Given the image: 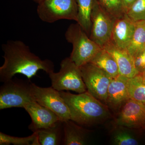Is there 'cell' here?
I'll list each match as a JSON object with an SVG mask.
<instances>
[{
    "label": "cell",
    "mask_w": 145,
    "mask_h": 145,
    "mask_svg": "<svg viewBox=\"0 0 145 145\" xmlns=\"http://www.w3.org/2000/svg\"><path fill=\"white\" fill-rule=\"evenodd\" d=\"M2 48L4 62L0 67L1 82H7L17 74H22L30 80L39 70L44 71L47 74L54 71L52 61L41 59L22 41L8 40Z\"/></svg>",
    "instance_id": "1"
},
{
    "label": "cell",
    "mask_w": 145,
    "mask_h": 145,
    "mask_svg": "<svg viewBox=\"0 0 145 145\" xmlns=\"http://www.w3.org/2000/svg\"><path fill=\"white\" fill-rule=\"evenodd\" d=\"M59 92L69 108L71 120L78 125H91L110 115L108 107L88 91L78 94L64 91Z\"/></svg>",
    "instance_id": "2"
},
{
    "label": "cell",
    "mask_w": 145,
    "mask_h": 145,
    "mask_svg": "<svg viewBox=\"0 0 145 145\" xmlns=\"http://www.w3.org/2000/svg\"><path fill=\"white\" fill-rule=\"evenodd\" d=\"M65 37L72 46L69 58L79 67L90 62L102 49L90 39L78 23L69 25L65 33Z\"/></svg>",
    "instance_id": "3"
},
{
    "label": "cell",
    "mask_w": 145,
    "mask_h": 145,
    "mask_svg": "<svg viewBox=\"0 0 145 145\" xmlns=\"http://www.w3.org/2000/svg\"><path fill=\"white\" fill-rule=\"evenodd\" d=\"M59 71L48 73L52 87L59 91H72L78 93L87 91L80 67L69 57L65 58L60 64Z\"/></svg>",
    "instance_id": "4"
},
{
    "label": "cell",
    "mask_w": 145,
    "mask_h": 145,
    "mask_svg": "<svg viewBox=\"0 0 145 145\" xmlns=\"http://www.w3.org/2000/svg\"><path fill=\"white\" fill-rule=\"evenodd\" d=\"M30 80H9L0 88V109L22 108L34 100Z\"/></svg>",
    "instance_id": "5"
},
{
    "label": "cell",
    "mask_w": 145,
    "mask_h": 145,
    "mask_svg": "<svg viewBox=\"0 0 145 145\" xmlns=\"http://www.w3.org/2000/svg\"><path fill=\"white\" fill-rule=\"evenodd\" d=\"M37 12L42 21L52 23L61 20L77 22L78 6L75 0H42Z\"/></svg>",
    "instance_id": "6"
},
{
    "label": "cell",
    "mask_w": 145,
    "mask_h": 145,
    "mask_svg": "<svg viewBox=\"0 0 145 145\" xmlns=\"http://www.w3.org/2000/svg\"><path fill=\"white\" fill-rule=\"evenodd\" d=\"M80 67L87 91L106 105L108 89L113 78L91 63L85 64Z\"/></svg>",
    "instance_id": "7"
},
{
    "label": "cell",
    "mask_w": 145,
    "mask_h": 145,
    "mask_svg": "<svg viewBox=\"0 0 145 145\" xmlns=\"http://www.w3.org/2000/svg\"><path fill=\"white\" fill-rule=\"evenodd\" d=\"M91 19V27L89 38L103 48L111 42L115 20L102 8L97 0L94 1Z\"/></svg>",
    "instance_id": "8"
},
{
    "label": "cell",
    "mask_w": 145,
    "mask_h": 145,
    "mask_svg": "<svg viewBox=\"0 0 145 145\" xmlns=\"http://www.w3.org/2000/svg\"><path fill=\"white\" fill-rule=\"evenodd\" d=\"M31 90L35 101L55 113L62 121L71 120L70 110L60 95L52 86L42 88L31 83Z\"/></svg>",
    "instance_id": "9"
},
{
    "label": "cell",
    "mask_w": 145,
    "mask_h": 145,
    "mask_svg": "<svg viewBox=\"0 0 145 145\" xmlns=\"http://www.w3.org/2000/svg\"><path fill=\"white\" fill-rule=\"evenodd\" d=\"M116 124L128 128L145 129V104L129 99L120 109Z\"/></svg>",
    "instance_id": "10"
},
{
    "label": "cell",
    "mask_w": 145,
    "mask_h": 145,
    "mask_svg": "<svg viewBox=\"0 0 145 145\" xmlns=\"http://www.w3.org/2000/svg\"><path fill=\"white\" fill-rule=\"evenodd\" d=\"M24 108L31 117V123L29 126V129L33 132L49 127L59 121H62L54 112L36 101L27 104Z\"/></svg>",
    "instance_id": "11"
},
{
    "label": "cell",
    "mask_w": 145,
    "mask_h": 145,
    "mask_svg": "<svg viewBox=\"0 0 145 145\" xmlns=\"http://www.w3.org/2000/svg\"><path fill=\"white\" fill-rule=\"evenodd\" d=\"M135 29V22L126 14L116 19L112 32L111 42L118 48L127 50L132 40Z\"/></svg>",
    "instance_id": "12"
},
{
    "label": "cell",
    "mask_w": 145,
    "mask_h": 145,
    "mask_svg": "<svg viewBox=\"0 0 145 145\" xmlns=\"http://www.w3.org/2000/svg\"><path fill=\"white\" fill-rule=\"evenodd\" d=\"M129 78L118 75L113 78L109 86L106 106L114 110H120L123 105L130 99L128 91Z\"/></svg>",
    "instance_id": "13"
},
{
    "label": "cell",
    "mask_w": 145,
    "mask_h": 145,
    "mask_svg": "<svg viewBox=\"0 0 145 145\" xmlns=\"http://www.w3.org/2000/svg\"><path fill=\"white\" fill-rule=\"evenodd\" d=\"M103 48L114 58L119 68V75L130 78L140 73L135 68L133 57L126 50L118 48L111 42Z\"/></svg>",
    "instance_id": "14"
},
{
    "label": "cell",
    "mask_w": 145,
    "mask_h": 145,
    "mask_svg": "<svg viewBox=\"0 0 145 145\" xmlns=\"http://www.w3.org/2000/svg\"><path fill=\"white\" fill-rule=\"evenodd\" d=\"M35 132L37 134L40 145H62L64 131L62 121H59L49 127L38 130Z\"/></svg>",
    "instance_id": "15"
},
{
    "label": "cell",
    "mask_w": 145,
    "mask_h": 145,
    "mask_svg": "<svg viewBox=\"0 0 145 145\" xmlns=\"http://www.w3.org/2000/svg\"><path fill=\"white\" fill-rule=\"evenodd\" d=\"M64 137L62 145H84L86 144L85 131L71 120L63 121Z\"/></svg>",
    "instance_id": "16"
},
{
    "label": "cell",
    "mask_w": 145,
    "mask_h": 145,
    "mask_svg": "<svg viewBox=\"0 0 145 145\" xmlns=\"http://www.w3.org/2000/svg\"><path fill=\"white\" fill-rule=\"evenodd\" d=\"M109 74L112 78L119 75V68L113 57L104 48H102L90 62Z\"/></svg>",
    "instance_id": "17"
},
{
    "label": "cell",
    "mask_w": 145,
    "mask_h": 145,
    "mask_svg": "<svg viewBox=\"0 0 145 145\" xmlns=\"http://www.w3.org/2000/svg\"><path fill=\"white\" fill-rule=\"evenodd\" d=\"M78 6V23L89 36L91 30V17L95 0H75Z\"/></svg>",
    "instance_id": "18"
},
{
    "label": "cell",
    "mask_w": 145,
    "mask_h": 145,
    "mask_svg": "<svg viewBox=\"0 0 145 145\" xmlns=\"http://www.w3.org/2000/svg\"><path fill=\"white\" fill-rule=\"evenodd\" d=\"M145 47V21L135 22V29L127 51L133 57Z\"/></svg>",
    "instance_id": "19"
},
{
    "label": "cell",
    "mask_w": 145,
    "mask_h": 145,
    "mask_svg": "<svg viewBox=\"0 0 145 145\" xmlns=\"http://www.w3.org/2000/svg\"><path fill=\"white\" fill-rule=\"evenodd\" d=\"M127 87L130 99L145 104V83L140 73L129 78Z\"/></svg>",
    "instance_id": "20"
},
{
    "label": "cell",
    "mask_w": 145,
    "mask_h": 145,
    "mask_svg": "<svg viewBox=\"0 0 145 145\" xmlns=\"http://www.w3.org/2000/svg\"><path fill=\"white\" fill-rule=\"evenodd\" d=\"M102 8L114 20L126 14L122 0H97Z\"/></svg>",
    "instance_id": "21"
},
{
    "label": "cell",
    "mask_w": 145,
    "mask_h": 145,
    "mask_svg": "<svg viewBox=\"0 0 145 145\" xmlns=\"http://www.w3.org/2000/svg\"><path fill=\"white\" fill-rule=\"evenodd\" d=\"M40 145L36 132L27 137H13L0 132V145Z\"/></svg>",
    "instance_id": "22"
},
{
    "label": "cell",
    "mask_w": 145,
    "mask_h": 145,
    "mask_svg": "<svg viewBox=\"0 0 145 145\" xmlns=\"http://www.w3.org/2000/svg\"><path fill=\"white\" fill-rule=\"evenodd\" d=\"M126 15L134 22L145 21V0H137L127 11Z\"/></svg>",
    "instance_id": "23"
},
{
    "label": "cell",
    "mask_w": 145,
    "mask_h": 145,
    "mask_svg": "<svg viewBox=\"0 0 145 145\" xmlns=\"http://www.w3.org/2000/svg\"><path fill=\"white\" fill-rule=\"evenodd\" d=\"M114 144L117 145H137L139 142L132 135L125 131L117 132L114 137Z\"/></svg>",
    "instance_id": "24"
},
{
    "label": "cell",
    "mask_w": 145,
    "mask_h": 145,
    "mask_svg": "<svg viewBox=\"0 0 145 145\" xmlns=\"http://www.w3.org/2000/svg\"><path fill=\"white\" fill-rule=\"evenodd\" d=\"M132 57L136 70L140 73L144 72L145 70V47Z\"/></svg>",
    "instance_id": "25"
},
{
    "label": "cell",
    "mask_w": 145,
    "mask_h": 145,
    "mask_svg": "<svg viewBox=\"0 0 145 145\" xmlns=\"http://www.w3.org/2000/svg\"><path fill=\"white\" fill-rule=\"evenodd\" d=\"M137 0H122L123 6L126 13Z\"/></svg>",
    "instance_id": "26"
},
{
    "label": "cell",
    "mask_w": 145,
    "mask_h": 145,
    "mask_svg": "<svg viewBox=\"0 0 145 145\" xmlns=\"http://www.w3.org/2000/svg\"><path fill=\"white\" fill-rule=\"evenodd\" d=\"M141 74V76H142V79L143 82L145 83V70L142 73H140Z\"/></svg>",
    "instance_id": "27"
},
{
    "label": "cell",
    "mask_w": 145,
    "mask_h": 145,
    "mask_svg": "<svg viewBox=\"0 0 145 145\" xmlns=\"http://www.w3.org/2000/svg\"><path fill=\"white\" fill-rule=\"evenodd\" d=\"M32 1L35 2V3H37L38 4L39 3H40L42 0H32Z\"/></svg>",
    "instance_id": "28"
}]
</instances>
